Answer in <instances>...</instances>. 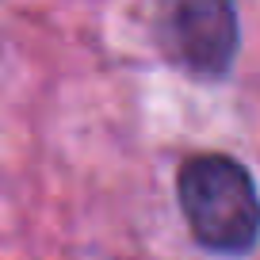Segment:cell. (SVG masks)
I'll return each mask as SVG.
<instances>
[{
  "label": "cell",
  "instance_id": "cell-1",
  "mask_svg": "<svg viewBox=\"0 0 260 260\" xmlns=\"http://www.w3.org/2000/svg\"><path fill=\"white\" fill-rule=\"evenodd\" d=\"M176 203L199 249L249 256L260 245V187L230 153H191L176 169Z\"/></svg>",
  "mask_w": 260,
  "mask_h": 260
},
{
  "label": "cell",
  "instance_id": "cell-2",
  "mask_svg": "<svg viewBox=\"0 0 260 260\" xmlns=\"http://www.w3.org/2000/svg\"><path fill=\"white\" fill-rule=\"evenodd\" d=\"M153 42L191 81H226L241 54L237 0H153Z\"/></svg>",
  "mask_w": 260,
  "mask_h": 260
}]
</instances>
